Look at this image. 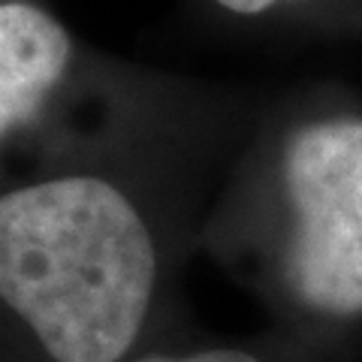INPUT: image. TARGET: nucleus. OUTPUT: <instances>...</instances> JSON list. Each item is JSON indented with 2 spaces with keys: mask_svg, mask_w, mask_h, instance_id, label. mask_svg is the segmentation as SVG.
I'll use <instances>...</instances> for the list:
<instances>
[{
  "mask_svg": "<svg viewBox=\"0 0 362 362\" xmlns=\"http://www.w3.org/2000/svg\"><path fill=\"white\" fill-rule=\"evenodd\" d=\"M341 350L305 341L284 329H272L245 341H175L142 350L127 362H335Z\"/></svg>",
  "mask_w": 362,
  "mask_h": 362,
  "instance_id": "39448f33",
  "label": "nucleus"
},
{
  "mask_svg": "<svg viewBox=\"0 0 362 362\" xmlns=\"http://www.w3.org/2000/svg\"><path fill=\"white\" fill-rule=\"evenodd\" d=\"M194 13L242 33H338L362 28V0H190Z\"/></svg>",
  "mask_w": 362,
  "mask_h": 362,
  "instance_id": "20e7f679",
  "label": "nucleus"
},
{
  "mask_svg": "<svg viewBox=\"0 0 362 362\" xmlns=\"http://www.w3.org/2000/svg\"><path fill=\"white\" fill-rule=\"evenodd\" d=\"M199 251L266 305L275 329L341 350L362 326V109L329 85L266 97Z\"/></svg>",
  "mask_w": 362,
  "mask_h": 362,
  "instance_id": "f03ea898",
  "label": "nucleus"
},
{
  "mask_svg": "<svg viewBox=\"0 0 362 362\" xmlns=\"http://www.w3.org/2000/svg\"><path fill=\"white\" fill-rule=\"evenodd\" d=\"M266 94L175 100L0 185V362H127L181 335V275Z\"/></svg>",
  "mask_w": 362,
  "mask_h": 362,
  "instance_id": "f257e3e1",
  "label": "nucleus"
},
{
  "mask_svg": "<svg viewBox=\"0 0 362 362\" xmlns=\"http://www.w3.org/2000/svg\"><path fill=\"white\" fill-rule=\"evenodd\" d=\"M190 82L88 42L45 0H0V185L97 142Z\"/></svg>",
  "mask_w": 362,
  "mask_h": 362,
  "instance_id": "7ed1b4c3",
  "label": "nucleus"
}]
</instances>
